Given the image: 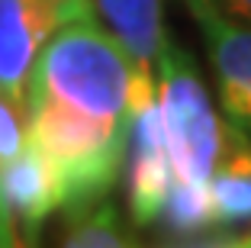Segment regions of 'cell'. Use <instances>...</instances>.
I'll return each instance as SVG.
<instances>
[{
  "label": "cell",
  "mask_w": 251,
  "mask_h": 248,
  "mask_svg": "<svg viewBox=\"0 0 251 248\" xmlns=\"http://www.w3.org/2000/svg\"><path fill=\"white\" fill-rule=\"evenodd\" d=\"M155 100L145 78L97 16L71 20L39 52L26 84V139L65 187L68 216H84L113 190L135 107Z\"/></svg>",
  "instance_id": "1"
},
{
  "label": "cell",
  "mask_w": 251,
  "mask_h": 248,
  "mask_svg": "<svg viewBox=\"0 0 251 248\" xmlns=\"http://www.w3.org/2000/svg\"><path fill=\"white\" fill-rule=\"evenodd\" d=\"M155 100L161 113L174 184L206 190L222 152L229 145L232 126L216 113L193 58L171 39L158 58Z\"/></svg>",
  "instance_id": "2"
},
{
  "label": "cell",
  "mask_w": 251,
  "mask_h": 248,
  "mask_svg": "<svg viewBox=\"0 0 251 248\" xmlns=\"http://www.w3.org/2000/svg\"><path fill=\"white\" fill-rule=\"evenodd\" d=\"M94 16L90 0H0V97L26 113V84L45 42L71 20Z\"/></svg>",
  "instance_id": "3"
},
{
  "label": "cell",
  "mask_w": 251,
  "mask_h": 248,
  "mask_svg": "<svg viewBox=\"0 0 251 248\" xmlns=\"http://www.w3.org/2000/svg\"><path fill=\"white\" fill-rule=\"evenodd\" d=\"M206 39L226 123L251 142V26L222 16L206 0H184Z\"/></svg>",
  "instance_id": "4"
},
{
  "label": "cell",
  "mask_w": 251,
  "mask_h": 248,
  "mask_svg": "<svg viewBox=\"0 0 251 248\" xmlns=\"http://www.w3.org/2000/svg\"><path fill=\"white\" fill-rule=\"evenodd\" d=\"M126 193H129V213L139 226H148L161 219L164 200L174 184L168 145H164L161 113L158 100H148L135 107L129 145H126Z\"/></svg>",
  "instance_id": "5"
},
{
  "label": "cell",
  "mask_w": 251,
  "mask_h": 248,
  "mask_svg": "<svg viewBox=\"0 0 251 248\" xmlns=\"http://www.w3.org/2000/svg\"><path fill=\"white\" fill-rule=\"evenodd\" d=\"M0 193L23 248H36L39 226L49 219V213L65 210V187L58 171L29 139L23 142L16 155L0 161Z\"/></svg>",
  "instance_id": "6"
},
{
  "label": "cell",
  "mask_w": 251,
  "mask_h": 248,
  "mask_svg": "<svg viewBox=\"0 0 251 248\" xmlns=\"http://www.w3.org/2000/svg\"><path fill=\"white\" fill-rule=\"evenodd\" d=\"M94 16L132 58V65L155 81L158 58L168 45L161 0H94Z\"/></svg>",
  "instance_id": "7"
},
{
  "label": "cell",
  "mask_w": 251,
  "mask_h": 248,
  "mask_svg": "<svg viewBox=\"0 0 251 248\" xmlns=\"http://www.w3.org/2000/svg\"><path fill=\"white\" fill-rule=\"evenodd\" d=\"M206 193L216 226H251V142L238 129H232Z\"/></svg>",
  "instance_id": "8"
},
{
  "label": "cell",
  "mask_w": 251,
  "mask_h": 248,
  "mask_svg": "<svg viewBox=\"0 0 251 248\" xmlns=\"http://www.w3.org/2000/svg\"><path fill=\"white\" fill-rule=\"evenodd\" d=\"M61 248H135V245L123 235L116 213L110 206H94L84 216L71 219V229H68Z\"/></svg>",
  "instance_id": "9"
},
{
  "label": "cell",
  "mask_w": 251,
  "mask_h": 248,
  "mask_svg": "<svg viewBox=\"0 0 251 248\" xmlns=\"http://www.w3.org/2000/svg\"><path fill=\"white\" fill-rule=\"evenodd\" d=\"M161 216L177 232H200L213 226V210H209V193L203 187H187V184H171V193L164 200Z\"/></svg>",
  "instance_id": "10"
},
{
  "label": "cell",
  "mask_w": 251,
  "mask_h": 248,
  "mask_svg": "<svg viewBox=\"0 0 251 248\" xmlns=\"http://www.w3.org/2000/svg\"><path fill=\"white\" fill-rule=\"evenodd\" d=\"M206 3L213 10H219L222 16H232V20L251 26V0H206Z\"/></svg>",
  "instance_id": "11"
},
{
  "label": "cell",
  "mask_w": 251,
  "mask_h": 248,
  "mask_svg": "<svg viewBox=\"0 0 251 248\" xmlns=\"http://www.w3.org/2000/svg\"><path fill=\"white\" fill-rule=\"evenodd\" d=\"M0 248H23L20 232H16L13 219H10V210L3 203V193H0Z\"/></svg>",
  "instance_id": "12"
},
{
  "label": "cell",
  "mask_w": 251,
  "mask_h": 248,
  "mask_svg": "<svg viewBox=\"0 0 251 248\" xmlns=\"http://www.w3.org/2000/svg\"><path fill=\"white\" fill-rule=\"evenodd\" d=\"M200 248H251V229L242 235H229V239H219V242H209V245H200Z\"/></svg>",
  "instance_id": "13"
}]
</instances>
